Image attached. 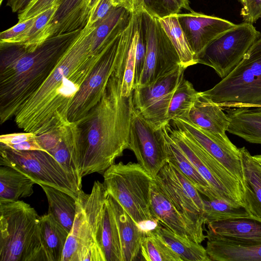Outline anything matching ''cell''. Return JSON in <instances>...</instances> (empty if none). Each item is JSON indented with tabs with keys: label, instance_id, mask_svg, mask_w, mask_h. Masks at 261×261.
<instances>
[{
	"label": "cell",
	"instance_id": "obj_1",
	"mask_svg": "<svg viewBox=\"0 0 261 261\" xmlns=\"http://www.w3.org/2000/svg\"><path fill=\"white\" fill-rule=\"evenodd\" d=\"M95 28L87 23L81 30L47 79L21 106L14 117L19 128L38 135L69 122L72 100L103 50L92 52Z\"/></svg>",
	"mask_w": 261,
	"mask_h": 261
},
{
	"label": "cell",
	"instance_id": "obj_2",
	"mask_svg": "<svg viewBox=\"0 0 261 261\" xmlns=\"http://www.w3.org/2000/svg\"><path fill=\"white\" fill-rule=\"evenodd\" d=\"M134 107L133 93L121 94V79L114 71L99 101L75 121L79 131L76 165L80 178L103 173L128 149Z\"/></svg>",
	"mask_w": 261,
	"mask_h": 261
},
{
	"label": "cell",
	"instance_id": "obj_3",
	"mask_svg": "<svg viewBox=\"0 0 261 261\" xmlns=\"http://www.w3.org/2000/svg\"><path fill=\"white\" fill-rule=\"evenodd\" d=\"M81 30L49 37L32 51L18 44H0L1 124L14 118L39 88Z\"/></svg>",
	"mask_w": 261,
	"mask_h": 261
},
{
	"label": "cell",
	"instance_id": "obj_4",
	"mask_svg": "<svg viewBox=\"0 0 261 261\" xmlns=\"http://www.w3.org/2000/svg\"><path fill=\"white\" fill-rule=\"evenodd\" d=\"M40 218L23 201H0V261H47Z\"/></svg>",
	"mask_w": 261,
	"mask_h": 261
},
{
	"label": "cell",
	"instance_id": "obj_5",
	"mask_svg": "<svg viewBox=\"0 0 261 261\" xmlns=\"http://www.w3.org/2000/svg\"><path fill=\"white\" fill-rule=\"evenodd\" d=\"M107 195L103 184L98 180L94 182L90 194L80 191L62 261H106L101 231Z\"/></svg>",
	"mask_w": 261,
	"mask_h": 261
},
{
	"label": "cell",
	"instance_id": "obj_6",
	"mask_svg": "<svg viewBox=\"0 0 261 261\" xmlns=\"http://www.w3.org/2000/svg\"><path fill=\"white\" fill-rule=\"evenodd\" d=\"M200 92L223 110L261 107V37L227 76L212 88Z\"/></svg>",
	"mask_w": 261,
	"mask_h": 261
},
{
	"label": "cell",
	"instance_id": "obj_7",
	"mask_svg": "<svg viewBox=\"0 0 261 261\" xmlns=\"http://www.w3.org/2000/svg\"><path fill=\"white\" fill-rule=\"evenodd\" d=\"M103 176L107 193L138 224L154 220L150 211V187L153 178L139 164H114Z\"/></svg>",
	"mask_w": 261,
	"mask_h": 261
},
{
	"label": "cell",
	"instance_id": "obj_8",
	"mask_svg": "<svg viewBox=\"0 0 261 261\" xmlns=\"http://www.w3.org/2000/svg\"><path fill=\"white\" fill-rule=\"evenodd\" d=\"M165 127L218 198L244 206L245 188L242 183L188 133L170 122Z\"/></svg>",
	"mask_w": 261,
	"mask_h": 261
},
{
	"label": "cell",
	"instance_id": "obj_9",
	"mask_svg": "<svg viewBox=\"0 0 261 261\" xmlns=\"http://www.w3.org/2000/svg\"><path fill=\"white\" fill-rule=\"evenodd\" d=\"M0 165L17 169L36 184L59 189L76 199L82 190L74 178L46 151H19L0 146Z\"/></svg>",
	"mask_w": 261,
	"mask_h": 261
},
{
	"label": "cell",
	"instance_id": "obj_10",
	"mask_svg": "<svg viewBox=\"0 0 261 261\" xmlns=\"http://www.w3.org/2000/svg\"><path fill=\"white\" fill-rule=\"evenodd\" d=\"M130 16L113 32L99 60L73 97L68 112L69 122H75L83 118L101 98L116 68L123 30Z\"/></svg>",
	"mask_w": 261,
	"mask_h": 261
},
{
	"label": "cell",
	"instance_id": "obj_11",
	"mask_svg": "<svg viewBox=\"0 0 261 261\" xmlns=\"http://www.w3.org/2000/svg\"><path fill=\"white\" fill-rule=\"evenodd\" d=\"M260 37L261 33L253 24L244 22L236 24L213 41L197 57V62L212 67L223 79Z\"/></svg>",
	"mask_w": 261,
	"mask_h": 261
},
{
	"label": "cell",
	"instance_id": "obj_12",
	"mask_svg": "<svg viewBox=\"0 0 261 261\" xmlns=\"http://www.w3.org/2000/svg\"><path fill=\"white\" fill-rule=\"evenodd\" d=\"M142 21L146 51L145 66L138 85L143 86L154 83L175 70L181 64L159 19L143 11Z\"/></svg>",
	"mask_w": 261,
	"mask_h": 261
},
{
	"label": "cell",
	"instance_id": "obj_13",
	"mask_svg": "<svg viewBox=\"0 0 261 261\" xmlns=\"http://www.w3.org/2000/svg\"><path fill=\"white\" fill-rule=\"evenodd\" d=\"M186 69L181 65L152 84L138 85L134 88L135 109L155 128H161L169 122V105L178 84L184 79Z\"/></svg>",
	"mask_w": 261,
	"mask_h": 261
},
{
	"label": "cell",
	"instance_id": "obj_14",
	"mask_svg": "<svg viewBox=\"0 0 261 261\" xmlns=\"http://www.w3.org/2000/svg\"><path fill=\"white\" fill-rule=\"evenodd\" d=\"M175 207L202 232L205 230L203 198L194 185L168 162L154 178Z\"/></svg>",
	"mask_w": 261,
	"mask_h": 261
},
{
	"label": "cell",
	"instance_id": "obj_15",
	"mask_svg": "<svg viewBox=\"0 0 261 261\" xmlns=\"http://www.w3.org/2000/svg\"><path fill=\"white\" fill-rule=\"evenodd\" d=\"M128 149L138 163L154 179L168 162L162 127L155 128L134 108L130 122Z\"/></svg>",
	"mask_w": 261,
	"mask_h": 261
},
{
	"label": "cell",
	"instance_id": "obj_16",
	"mask_svg": "<svg viewBox=\"0 0 261 261\" xmlns=\"http://www.w3.org/2000/svg\"><path fill=\"white\" fill-rule=\"evenodd\" d=\"M170 122L172 126L188 133L245 188V177L239 149L230 140L220 138L186 119L174 118Z\"/></svg>",
	"mask_w": 261,
	"mask_h": 261
},
{
	"label": "cell",
	"instance_id": "obj_17",
	"mask_svg": "<svg viewBox=\"0 0 261 261\" xmlns=\"http://www.w3.org/2000/svg\"><path fill=\"white\" fill-rule=\"evenodd\" d=\"M177 16L196 61L197 57L213 41L236 24L193 10L188 13H177Z\"/></svg>",
	"mask_w": 261,
	"mask_h": 261
},
{
	"label": "cell",
	"instance_id": "obj_18",
	"mask_svg": "<svg viewBox=\"0 0 261 261\" xmlns=\"http://www.w3.org/2000/svg\"><path fill=\"white\" fill-rule=\"evenodd\" d=\"M150 211L154 219L181 237L200 244L206 239L204 232L175 207L154 179L150 187Z\"/></svg>",
	"mask_w": 261,
	"mask_h": 261
},
{
	"label": "cell",
	"instance_id": "obj_19",
	"mask_svg": "<svg viewBox=\"0 0 261 261\" xmlns=\"http://www.w3.org/2000/svg\"><path fill=\"white\" fill-rule=\"evenodd\" d=\"M89 1L61 0L43 33L41 42L54 36L83 29L89 20Z\"/></svg>",
	"mask_w": 261,
	"mask_h": 261
},
{
	"label": "cell",
	"instance_id": "obj_20",
	"mask_svg": "<svg viewBox=\"0 0 261 261\" xmlns=\"http://www.w3.org/2000/svg\"><path fill=\"white\" fill-rule=\"evenodd\" d=\"M107 200L117 223L123 261L136 260L141 253V244L145 233L120 203L108 193Z\"/></svg>",
	"mask_w": 261,
	"mask_h": 261
},
{
	"label": "cell",
	"instance_id": "obj_21",
	"mask_svg": "<svg viewBox=\"0 0 261 261\" xmlns=\"http://www.w3.org/2000/svg\"><path fill=\"white\" fill-rule=\"evenodd\" d=\"M79 141V131L76 122H69L61 126L59 138L47 146L45 150L50 154L75 180L82 188L76 165Z\"/></svg>",
	"mask_w": 261,
	"mask_h": 261
},
{
	"label": "cell",
	"instance_id": "obj_22",
	"mask_svg": "<svg viewBox=\"0 0 261 261\" xmlns=\"http://www.w3.org/2000/svg\"><path fill=\"white\" fill-rule=\"evenodd\" d=\"M205 231V249L210 261H261V244L238 243L220 238L207 229Z\"/></svg>",
	"mask_w": 261,
	"mask_h": 261
},
{
	"label": "cell",
	"instance_id": "obj_23",
	"mask_svg": "<svg viewBox=\"0 0 261 261\" xmlns=\"http://www.w3.org/2000/svg\"><path fill=\"white\" fill-rule=\"evenodd\" d=\"M218 105L202 95L200 92L186 118L211 133L225 140H229L226 132L229 120Z\"/></svg>",
	"mask_w": 261,
	"mask_h": 261
},
{
	"label": "cell",
	"instance_id": "obj_24",
	"mask_svg": "<svg viewBox=\"0 0 261 261\" xmlns=\"http://www.w3.org/2000/svg\"><path fill=\"white\" fill-rule=\"evenodd\" d=\"M207 225V230L220 238L245 244H261L259 220L241 218L215 221Z\"/></svg>",
	"mask_w": 261,
	"mask_h": 261
},
{
	"label": "cell",
	"instance_id": "obj_25",
	"mask_svg": "<svg viewBox=\"0 0 261 261\" xmlns=\"http://www.w3.org/2000/svg\"><path fill=\"white\" fill-rule=\"evenodd\" d=\"M229 120L227 132L251 143L261 144V107L225 110Z\"/></svg>",
	"mask_w": 261,
	"mask_h": 261
},
{
	"label": "cell",
	"instance_id": "obj_26",
	"mask_svg": "<svg viewBox=\"0 0 261 261\" xmlns=\"http://www.w3.org/2000/svg\"><path fill=\"white\" fill-rule=\"evenodd\" d=\"M239 149L245 177L244 206L252 218L261 221V166L245 147Z\"/></svg>",
	"mask_w": 261,
	"mask_h": 261
},
{
	"label": "cell",
	"instance_id": "obj_27",
	"mask_svg": "<svg viewBox=\"0 0 261 261\" xmlns=\"http://www.w3.org/2000/svg\"><path fill=\"white\" fill-rule=\"evenodd\" d=\"M162 128L165 139L168 162L174 165L206 198L210 200L219 199L208 182L170 137L165 125Z\"/></svg>",
	"mask_w": 261,
	"mask_h": 261
},
{
	"label": "cell",
	"instance_id": "obj_28",
	"mask_svg": "<svg viewBox=\"0 0 261 261\" xmlns=\"http://www.w3.org/2000/svg\"><path fill=\"white\" fill-rule=\"evenodd\" d=\"M40 229L47 261H62L69 232L49 213L40 216Z\"/></svg>",
	"mask_w": 261,
	"mask_h": 261
},
{
	"label": "cell",
	"instance_id": "obj_29",
	"mask_svg": "<svg viewBox=\"0 0 261 261\" xmlns=\"http://www.w3.org/2000/svg\"><path fill=\"white\" fill-rule=\"evenodd\" d=\"M36 182L14 168L0 167V201H13L31 196Z\"/></svg>",
	"mask_w": 261,
	"mask_h": 261
},
{
	"label": "cell",
	"instance_id": "obj_30",
	"mask_svg": "<svg viewBox=\"0 0 261 261\" xmlns=\"http://www.w3.org/2000/svg\"><path fill=\"white\" fill-rule=\"evenodd\" d=\"M47 199L48 212L69 233L75 216L77 199L54 187L40 185Z\"/></svg>",
	"mask_w": 261,
	"mask_h": 261
},
{
	"label": "cell",
	"instance_id": "obj_31",
	"mask_svg": "<svg viewBox=\"0 0 261 261\" xmlns=\"http://www.w3.org/2000/svg\"><path fill=\"white\" fill-rule=\"evenodd\" d=\"M152 232L160 238L182 261H210L205 248L200 243L181 237L158 221Z\"/></svg>",
	"mask_w": 261,
	"mask_h": 261
},
{
	"label": "cell",
	"instance_id": "obj_32",
	"mask_svg": "<svg viewBox=\"0 0 261 261\" xmlns=\"http://www.w3.org/2000/svg\"><path fill=\"white\" fill-rule=\"evenodd\" d=\"M101 240L106 261H123L118 229L107 198L102 211Z\"/></svg>",
	"mask_w": 261,
	"mask_h": 261
},
{
	"label": "cell",
	"instance_id": "obj_33",
	"mask_svg": "<svg viewBox=\"0 0 261 261\" xmlns=\"http://www.w3.org/2000/svg\"><path fill=\"white\" fill-rule=\"evenodd\" d=\"M159 21L175 47L181 65L187 68L197 64L179 23L177 14L159 18Z\"/></svg>",
	"mask_w": 261,
	"mask_h": 261
},
{
	"label": "cell",
	"instance_id": "obj_34",
	"mask_svg": "<svg viewBox=\"0 0 261 261\" xmlns=\"http://www.w3.org/2000/svg\"><path fill=\"white\" fill-rule=\"evenodd\" d=\"M205 224L241 218H252L245 206L225 200H210L203 198Z\"/></svg>",
	"mask_w": 261,
	"mask_h": 261
},
{
	"label": "cell",
	"instance_id": "obj_35",
	"mask_svg": "<svg viewBox=\"0 0 261 261\" xmlns=\"http://www.w3.org/2000/svg\"><path fill=\"white\" fill-rule=\"evenodd\" d=\"M199 92L192 84L184 78L178 84L171 98L167 113V120L186 118L197 99Z\"/></svg>",
	"mask_w": 261,
	"mask_h": 261
},
{
	"label": "cell",
	"instance_id": "obj_36",
	"mask_svg": "<svg viewBox=\"0 0 261 261\" xmlns=\"http://www.w3.org/2000/svg\"><path fill=\"white\" fill-rule=\"evenodd\" d=\"M130 15L124 8L115 7L104 19L94 23L96 28L92 38L93 54L102 50L116 28Z\"/></svg>",
	"mask_w": 261,
	"mask_h": 261
},
{
	"label": "cell",
	"instance_id": "obj_37",
	"mask_svg": "<svg viewBox=\"0 0 261 261\" xmlns=\"http://www.w3.org/2000/svg\"><path fill=\"white\" fill-rule=\"evenodd\" d=\"M140 253L147 261H182L161 238L152 232L145 234Z\"/></svg>",
	"mask_w": 261,
	"mask_h": 261
},
{
	"label": "cell",
	"instance_id": "obj_38",
	"mask_svg": "<svg viewBox=\"0 0 261 261\" xmlns=\"http://www.w3.org/2000/svg\"><path fill=\"white\" fill-rule=\"evenodd\" d=\"M59 5H56L37 16L35 22L28 31L18 38L13 43L23 46L32 51L40 45L44 30L55 14Z\"/></svg>",
	"mask_w": 261,
	"mask_h": 261
},
{
	"label": "cell",
	"instance_id": "obj_39",
	"mask_svg": "<svg viewBox=\"0 0 261 261\" xmlns=\"http://www.w3.org/2000/svg\"><path fill=\"white\" fill-rule=\"evenodd\" d=\"M144 11L158 19L179 13L181 8L174 0H143Z\"/></svg>",
	"mask_w": 261,
	"mask_h": 261
},
{
	"label": "cell",
	"instance_id": "obj_40",
	"mask_svg": "<svg viewBox=\"0 0 261 261\" xmlns=\"http://www.w3.org/2000/svg\"><path fill=\"white\" fill-rule=\"evenodd\" d=\"M146 43L142 21V12L138 18V38L136 54V66L134 88L139 84L146 59Z\"/></svg>",
	"mask_w": 261,
	"mask_h": 261
},
{
	"label": "cell",
	"instance_id": "obj_41",
	"mask_svg": "<svg viewBox=\"0 0 261 261\" xmlns=\"http://www.w3.org/2000/svg\"><path fill=\"white\" fill-rule=\"evenodd\" d=\"M61 0H33L22 12L18 14V22L36 17L56 5Z\"/></svg>",
	"mask_w": 261,
	"mask_h": 261
},
{
	"label": "cell",
	"instance_id": "obj_42",
	"mask_svg": "<svg viewBox=\"0 0 261 261\" xmlns=\"http://www.w3.org/2000/svg\"><path fill=\"white\" fill-rule=\"evenodd\" d=\"M36 17L19 22L0 34V44L13 43L25 33L35 22Z\"/></svg>",
	"mask_w": 261,
	"mask_h": 261
},
{
	"label": "cell",
	"instance_id": "obj_43",
	"mask_svg": "<svg viewBox=\"0 0 261 261\" xmlns=\"http://www.w3.org/2000/svg\"><path fill=\"white\" fill-rule=\"evenodd\" d=\"M240 15L245 22L253 24L261 17V0H245Z\"/></svg>",
	"mask_w": 261,
	"mask_h": 261
},
{
	"label": "cell",
	"instance_id": "obj_44",
	"mask_svg": "<svg viewBox=\"0 0 261 261\" xmlns=\"http://www.w3.org/2000/svg\"><path fill=\"white\" fill-rule=\"evenodd\" d=\"M111 0H100L91 11L88 24H93L102 20L115 8Z\"/></svg>",
	"mask_w": 261,
	"mask_h": 261
},
{
	"label": "cell",
	"instance_id": "obj_45",
	"mask_svg": "<svg viewBox=\"0 0 261 261\" xmlns=\"http://www.w3.org/2000/svg\"><path fill=\"white\" fill-rule=\"evenodd\" d=\"M36 135L34 133L25 132L2 135L0 136V144L9 145L20 143L33 138Z\"/></svg>",
	"mask_w": 261,
	"mask_h": 261
},
{
	"label": "cell",
	"instance_id": "obj_46",
	"mask_svg": "<svg viewBox=\"0 0 261 261\" xmlns=\"http://www.w3.org/2000/svg\"><path fill=\"white\" fill-rule=\"evenodd\" d=\"M116 7L126 9L129 13L136 14L144 11L143 0H111Z\"/></svg>",
	"mask_w": 261,
	"mask_h": 261
},
{
	"label": "cell",
	"instance_id": "obj_47",
	"mask_svg": "<svg viewBox=\"0 0 261 261\" xmlns=\"http://www.w3.org/2000/svg\"><path fill=\"white\" fill-rule=\"evenodd\" d=\"M36 137L29 140L21 142L20 143L4 145L0 144V146L11 148L16 150L19 151H29V150H44L38 142Z\"/></svg>",
	"mask_w": 261,
	"mask_h": 261
},
{
	"label": "cell",
	"instance_id": "obj_48",
	"mask_svg": "<svg viewBox=\"0 0 261 261\" xmlns=\"http://www.w3.org/2000/svg\"><path fill=\"white\" fill-rule=\"evenodd\" d=\"M33 0H8L7 6L11 8L12 12L18 14L24 10Z\"/></svg>",
	"mask_w": 261,
	"mask_h": 261
},
{
	"label": "cell",
	"instance_id": "obj_49",
	"mask_svg": "<svg viewBox=\"0 0 261 261\" xmlns=\"http://www.w3.org/2000/svg\"><path fill=\"white\" fill-rule=\"evenodd\" d=\"M176 3L179 5L181 9H185L190 12L193 10L190 6V3L189 0H174Z\"/></svg>",
	"mask_w": 261,
	"mask_h": 261
},
{
	"label": "cell",
	"instance_id": "obj_50",
	"mask_svg": "<svg viewBox=\"0 0 261 261\" xmlns=\"http://www.w3.org/2000/svg\"><path fill=\"white\" fill-rule=\"evenodd\" d=\"M100 0H90L88 4V12L90 16L91 11Z\"/></svg>",
	"mask_w": 261,
	"mask_h": 261
},
{
	"label": "cell",
	"instance_id": "obj_51",
	"mask_svg": "<svg viewBox=\"0 0 261 261\" xmlns=\"http://www.w3.org/2000/svg\"><path fill=\"white\" fill-rule=\"evenodd\" d=\"M252 157L261 166V154L252 155Z\"/></svg>",
	"mask_w": 261,
	"mask_h": 261
},
{
	"label": "cell",
	"instance_id": "obj_52",
	"mask_svg": "<svg viewBox=\"0 0 261 261\" xmlns=\"http://www.w3.org/2000/svg\"><path fill=\"white\" fill-rule=\"evenodd\" d=\"M243 5L245 2V0H237Z\"/></svg>",
	"mask_w": 261,
	"mask_h": 261
},
{
	"label": "cell",
	"instance_id": "obj_53",
	"mask_svg": "<svg viewBox=\"0 0 261 261\" xmlns=\"http://www.w3.org/2000/svg\"><path fill=\"white\" fill-rule=\"evenodd\" d=\"M3 0H0V5H2V3L3 2Z\"/></svg>",
	"mask_w": 261,
	"mask_h": 261
}]
</instances>
